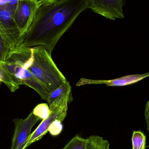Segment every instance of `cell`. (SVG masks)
<instances>
[{
	"label": "cell",
	"mask_w": 149,
	"mask_h": 149,
	"mask_svg": "<svg viewBox=\"0 0 149 149\" xmlns=\"http://www.w3.org/2000/svg\"><path fill=\"white\" fill-rule=\"evenodd\" d=\"M88 8V0H57L41 3L23 37L22 45L31 48L42 45L52 53L76 18Z\"/></svg>",
	"instance_id": "6da1fadb"
},
{
	"label": "cell",
	"mask_w": 149,
	"mask_h": 149,
	"mask_svg": "<svg viewBox=\"0 0 149 149\" xmlns=\"http://www.w3.org/2000/svg\"><path fill=\"white\" fill-rule=\"evenodd\" d=\"M32 53V48L21 45L9 52L3 64L17 84L30 87L46 100L51 90L27 69Z\"/></svg>",
	"instance_id": "7a4b0ae2"
},
{
	"label": "cell",
	"mask_w": 149,
	"mask_h": 149,
	"mask_svg": "<svg viewBox=\"0 0 149 149\" xmlns=\"http://www.w3.org/2000/svg\"><path fill=\"white\" fill-rule=\"evenodd\" d=\"M32 52L27 69L49 89L53 91L67 80L44 46L32 47Z\"/></svg>",
	"instance_id": "3957f363"
},
{
	"label": "cell",
	"mask_w": 149,
	"mask_h": 149,
	"mask_svg": "<svg viewBox=\"0 0 149 149\" xmlns=\"http://www.w3.org/2000/svg\"><path fill=\"white\" fill-rule=\"evenodd\" d=\"M0 34L8 45L10 51L22 45V36L14 21L12 14L1 7Z\"/></svg>",
	"instance_id": "277c9868"
},
{
	"label": "cell",
	"mask_w": 149,
	"mask_h": 149,
	"mask_svg": "<svg viewBox=\"0 0 149 149\" xmlns=\"http://www.w3.org/2000/svg\"><path fill=\"white\" fill-rule=\"evenodd\" d=\"M41 4L40 0H19L13 17L22 38Z\"/></svg>",
	"instance_id": "5b68a950"
},
{
	"label": "cell",
	"mask_w": 149,
	"mask_h": 149,
	"mask_svg": "<svg viewBox=\"0 0 149 149\" xmlns=\"http://www.w3.org/2000/svg\"><path fill=\"white\" fill-rule=\"evenodd\" d=\"M88 8L110 20L125 17L123 7L124 0H88Z\"/></svg>",
	"instance_id": "8992f818"
},
{
	"label": "cell",
	"mask_w": 149,
	"mask_h": 149,
	"mask_svg": "<svg viewBox=\"0 0 149 149\" xmlns=\"http://www.w3.org/2000/svg\"><path fill=\"white\" fill-rule=\"evenodd\" d=\"M39 120L32 112L25 119H14L15 130L10 149H23L32 128Z\"/></svg>",
	"instance_id": "52a82bcc"
},
{
	"label": "cell",
	"mask_w": 149,
	"mask_h": 149,
	"mask_svg": "<svg viewBox=\"0 0 149 149\" xmlns=\"http://www.w3.org/2000/svg\"><path fill=\"white\" fill-rule=\"evenodd\" d=\"M68 107L50 109V114L48 118L43 120L38 127L31 133L23 149H25L31 144L41 140L48 132V129L52 123L58 120L63 122L67 116Z\"/></svg>",
	"instance_id": "ba28073f"
},
{
	"label": "cell",
	"mask_w": 149,
	"mask_h": 149,
	"mask_svg": "<svg viewBox=\"0 0 149 149\" xmlns=\"http://www.w3.org/2000/svg\"><path fill=\"white\" fill-rule=\"evenodd\" d=\"M72 87L68 81L62 83L52 91L46 101L49 109L68 107V103L72 101Z\"/></svg>",
	"instance_id": "9c48e42d"
},
{
	"label": "cell",
	"mask_w": 149,
	"mask_h": 149,
	"mask_svg": "<svg viewBox=\"0 0 149 149\" xmlns=\"http://www.w3.org/2000/svg\"><path fill=\"white\" fill-rule=\"evenodd\" d=\"M149 76V72L142 74H130L112 80H93L81 78L77 86L90 84H105L108 86H123L136 83Z\"/></svg>",
	"instance_id": "30bf717a"
},
{
	"label": "cell",
	"mask_w": 149,
	"mask_h": 149,
	"mask_svg": "<svg viewBox=\"0 0 149 149\" xmlns=\"http://www.w3.org/2000/svg\"><path fill=\"white\" fill-rule=\"evenodd\" d=\"M0 81L4 83L11 92H15L20 86L17 84L11 74L6 69L3 63L0 62Z\"/></svg>",
	"instance_id": "8fae6325"
},
{
	"label": "cell",
	"mask_w": 149,
	"mask_h": 149,
	"mask_svg": "<svg viewBox=\"0 0 149 149\" xmlns=\"http://www.w3.org/2000/svg\"><path fill=\"white\" fill-rule=\"evenodd\" d=\"M86 149H110L108 141L101 136L92 135L86 138Z\"/></svg>",
	"instance_id": "7c38bea8"
},
{
	"label": "cell",
	"mask_w": 149,
	"mask_h": 149,
	"mask_svg": "<svg viewBox=\"0 0 149 149\" xmlns=\"http://www.w3.org/2000/svg\"><path fill=\"white\" fill-rule=\"evenodd\" d=\"M146 140V136L142 131H133L131 139L132 149H147Z\"/></svg>",
	"instance_id": "4fadbf2b"
},
{
	"label": "cell",
	"mask_w": 149,
	"mask_h": 149,
	"mask_svg": "<svg viewBox=\"0 0 149 149\" xmlns=\"http://www.w3.org/2000/svg\"><path fill=\"white\" fill-rule=\"evenodd\" d=\"M87 139L76 135L62 149H86Z\"/></svg>",
	"instance_id": "5bb4252c"
},
{
	"label": "cell",
	"mask_w": 149,
	"mask_h": 149,
	"mask_svg": "<svg viewBox=\"0 0 149 149\" xmlns=\"http://www.w3.org/2000/svg\"><path fill=\"white\" fill-rule=\"evenodd\" d=\"M32 112L36 116L42 120L48 118L51 113L48 103L38 104Z\"/></svg>",
	"instance_id": "9a60e30c"
},
{
	"label": "cell",
	"mask_w": 149,
	"mask_h": 149,
	"mask_svg": "<svg viewBox=\"0 0 149 149\" xmlns=\"http://www.w3.org/2000/svg\"><path fill=\"white\" fill-rule=\"evenodd\" d=\"M19 0H0V7L7 10L13 16Z\"/></svg>",
	"instance_id": "2e32d148"
},
{
	"label": "cell",
	"mask_w": 149,
	"mask_h": 149,
	"mask_svg": "<svg viewBox=\"0 0 149 149\" xmlns=\"http://www.w3.org/2000/svg\"><path fill=\"white\" fill-rule=\"evenodd\" d=\"M10 51L8 45L0 34V62L5 63Z\"/></svg>",
	"instance_id": "e0dca14e"
},
{
	"label": "cell",
	"mask_w": 149,
	"mask_h": 149,
	"mask_svg": "<svg viewBox=\"0 0 149 149\" xmlns=\"http://www.w3.org/2000/svg\"><path fill=\"white\" fill-rule=\"evenodd\" d=\"M63 122L57 120L54 121L48 129V132L52 136H57L60 134L63 129Z\"/></svg>",
	"instance_id": "ac0fdd59"
},
{
	"label": "cell",
	"mask_w": 149,
	"mask_h": 149,
	"mask_svg": "<svg viewBox=\"0 0 149 149\" xmlns=\"http://www.w3.org/2000/svg\"><path fill=\"white\" fill-rule=\"evenodd\" d=\"M144 115H145V120L147 124V131L149 133V100L146 104Z\"/></svg>",
	"instance_id": "d6986e66"
},
{
	"label": "cell",
	"mask_w": 149,
	"mask_h": 149,
	"mask_svg": "<svg viewBox=\"0 0 149 149\" xmlns=\"http://www.w3.org/2000/svg\"><path fill=\"white\" fill-rule=\"evenodd\" d=\"M56 1L57 0H40V1L41 3H50Z\"/></svg>",
	"instance_id": "ffe728a7"
}]
</instances>
